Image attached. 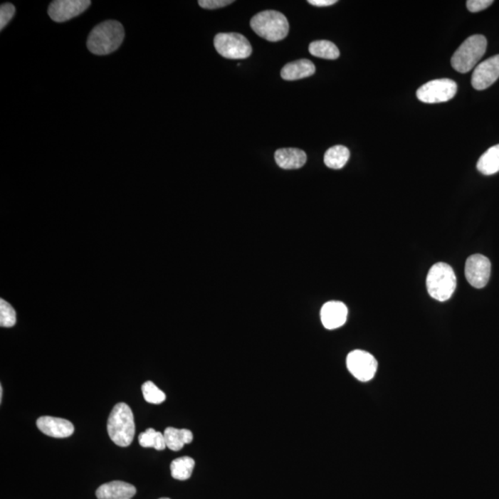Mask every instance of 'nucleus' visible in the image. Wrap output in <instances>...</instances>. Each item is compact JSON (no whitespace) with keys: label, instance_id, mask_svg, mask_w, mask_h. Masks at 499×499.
I'll use <instances>...</instances> for the list:
<instances>
[{"label":"nucleus","instance_id":"f257e3e1","mask_svg":"<svg viewBox=\"0 0 499 499\" xmlns=\"http://www.w3.org/2000/svg\"><path fill=\"white\" fill-rule=\"evenodd\" d=\"M124 36V28L119 21H104L95 26L90 33L88 48L95 55L111 54L122 44Z\"/></svg>","mask_w":499,"mask_h":499},{"label":"nucleus","instance_id":"f03ea898","mask_svg":"<svg viewBox=\"0 0 499 499\" xmlns=\"http://www.w3.org/2000/svg\"><path fill=\"white\" fill-rule=\"evenodd\" d=\"M107 432L115 444L128 447L135 436V417L126 403H117L111 411L107 421Z\"/></svg>","mask_w":499,"mask_h":499},{"label":"nucleus","instance_id":"7ed1b4c3","mask_svg":"<svg viewBox=\"0 0 499 499\" xmlns=\"http://www.w3.org/2000/svg\"><path fill=\"white\" fill-rule=\"evenodd\" d=\"M253 32L270 42H278L286 38L290 26L283 14L277 11L259 12L251 20Z\"/></svg>","mask_w":499,"mask_h":499},{"label":"nucleus","instance_id":"20e7f679","mask_svg":"<svg viewBox=\"0 0 499 499\" xmlns=\"http://www.w3.org/2000/svg\"><path fill=\"white\" fill-rule=\"evenodd\" d=\"M457 287L453 268L446 263H438L431 268L426 278V288L433 299L445 302L451 298Z\"/></svg>","mask_w":499,"mask_h":499},{"label":"nucleus","instance_id":"39448f33","mask_svg":"<svg viewBox=\"0 0 499 499\" xmlns=\"http://www.w3.org/2000/svg\"><path fill=\"white\" fill-rule=\"evenodd\" d=\"M488 40L482 35H474L465 40L451 58L453 69L461 73H469L485 55Z\"/></svg>","mask_w":499,"mask_h":499},{"label":"nucleus","instance_id":"423d86ee","mask_svg":"<svg viewBox=\"0 0 499 499\" xmlns=\"http://www.w3.org/2000/svg\"><path fill=\"white\" fill-rule=\"evenodd\" d=\"M216 51L229 60H244L252 54L253 48L246 36L237 33H220L214 39Z\"/></svg>","mask_w":499,"mask_h":499},{"label":"nucleus","instance_id":"0eeeda50","mask_svg":"<svg viewBox=\"0 0 499 499\" xmlns=\"http://www.w3.org/2000/svg\"><path fill=\"white\" fill-rule=\"evenodd\" d=\"M457 83L451 79L430 80L421 85L416 93L417 98L424 103L438 104L447 102L457 94Z\"/></svg>","mask_w":499,"mask_h":499},{"label":"nucleus","instance_id":"6e6552de","mask_svg":"<svg viewBox=\"0 0 499 499\" xmlns=\"http://www.w3.org/2000/svg\"><path fill=\"white\" fill-rule=\"evenodd\" d=\"M377 365L376 358L364 350H353L347 357V367L350 373L362 382L373 379L376 376Z\"/></svg>","mask_w":499,"mask_h":499},{"label":"nucleus","instance_id":"1a4fd4ad","mask_svg":"<svg viewBox=\"0 0 499 499\" xmlns=\"http://www.w3.org/2000/svg\"><path fill=\"white\" fill-rule=\"evenodd\" d=\"M491 274V262L482 254H473L467 259L465 265V277L476 289H482L488 283Z\"/></svg>","mask_w":499,"mask_h":499},{"label":"nucleus","instance_id":"9d476101","mask_svg":"<svg viewBox=\"0 0 499 499\" xmlns=\"http://www.w3.org/2000/svg\"><path fill=\"white\" fill-rule=\"evenodd\" d=\"M91 5L89 0H56L48 8V15L57 23H64L82 14Z\"/></svg>","mask_w":499,"mask_h":499},{"label":"nucleus","instance_id":"9b49d317","mask_svg":"<svg viewBox=\"0 0 499 499\" xmlns=\"http://www.w3.org/2000/svg\"><path fill=\"white\" fill-rule=\"evenodd\" d=\"M498 78L499 55H495L477 65L472 76V85L474 89L482 91L490 88Z\"/></svg>","mask_w":499,"mask_h":499},{"label":"nucleus","instance_id":"f8f14e48","mask_svg":"<svg viewBox=\"0 0 499 499\" xmlns=\"http://www.w3.org/2000/svg\"><path fill=\"white\" fill-rule=\"evenodd\" d=\"M37 429L56 438H69L74 432L73 424L62 418L43 416L36 421Z\"/></svg>","mask_w":499,"mask_h":499},{"label":"nucleus","instance_id":"ddd939ff","mask_svg":"<svg viewBox=\"0 0 499 499\" xmlns=\"http://www.w3.org/2000/svg\"><path fill=\"white\" fill-rule=\"evenodd\" d=\"M348 308L342 302H328L321 309V321L327 330H333L346 323Z\"/></svg>","mask_w":499,"mask_h":499},{"label":"nucleus","instance_id":"4468645a","mask_svg":"<svg viewBox=\"0 0 499 499\" xmlns=\"http://www.w3.org/2000/svg\"><path fill=\"white\" fill-rule=\"evenodd\" d=\"M135 486L122 481H113L99 486L95 495L98 499H129L136 495Z\"/></svg>","mask_w":499,"mask_h":499},{"label":"nucleus","instance_id":"2eb2a0df","mask_svg":"<svg viewBox=\"0 0 499 499\" xmlns=\"http://www.w3.org/2000/svg\"><path fill=\"white\" fill-rule=\"evenodd\" d=\"M277 165L283 169H298L305 165L307 156L305 151L297 148H282L275 153Z\"/></svg>","mask_w":499,"mask_h":499},{"label":"nucleus","instance_id":"dca6fc26","mask_svg":"<svg viewBox=\"0 0 499 499\" xmlns=\"http://www.w3.org/2000/svg\"><path fill=\"white\" fill-rule=\"evenodd\" d=\"M315 73V64L311 61L303 58L285 65L280 74L284 80H296L314 75Z\"/></svg>","mask_w":499,"mask_h":499},{"label":"nucleus","instance_id":"f3484780","mask_svg":"<svg viewBox=\"0 0 499 499\" xmlns=\"http://www.w3.org/2000/svg\"><path fill=\"white\" fill-rule=\"evenodd\" d=\"M167 447L173 451H181L186 444H190L194 439L193 433L188 429H177L174 427H167L165 432Z\"/></svg>","mask_w":499,"mask_h":499},{"label":"nucleus","instance_id":"a211bd4d","mask_svg":"<svg viewBox=\"0 0 499 499\" xmlns=\"http://www.w3.org/2000/svg\"><path fill=\"white\" fill-rule=\"evenodd\" d=\"M477 169L483 175L499 172V145L489 148L477 162Z\"/></svg>","mask_w":499,"mask_h":499},{"label":"nucleus","instance_id":"6ab92c4d","mask_svg":"<svg viewBox=\"0 0 499 499\" xmlns=\"http://www.w3.org/2000/svg\"><path fill=\"white\" fill-rule=\"evenodd\" d=\"M350 154V150L346 147L335 145L325 152L324 162L330 169H340L348 162Z\"/></svg>","mask_w":499,"mask_h":499},{"label":"nucleus","instance_id":"aec40b11","mask_svg":"<svg viewBox=\"0 0 499 499\" xmlns=\"http://www.w3.org/2000/svg\"><path fill=\"white\" fill-rule=\"evenodd\" d=\"M310 54L325 60H337L340 58V51L334 43L327 40H318L309 46Z\"/></svg>","mask_w":499,"mask_h":499},{"label":"nucleus","instance_id":"412c9836","mask_svg":"<svg viewBox=\"0 0 499 499\" xmlns=\"http://www.w3.org/2000/svg\"><path fill=\"white\" fill-rule=\"evenodd\" d=\"M195 466V461L191 457H182L176 458L170 464L172 476L173 478L185 481L191 476Z\"/></svg>","mask_w":499,"mask_h":499},{"label":"nucleus","instance_id":"4be33fe9","mask_svg":"<svg viewBox=\"0 0 499 499\" xmlns=\"http://www.w3.org/2000/svg\"><path fill=\"white\" fill-rule=\"evenodd\" d=\"M139 444L144 448H154L157 451H163L167 447L164 434L157 432L154 429H148L139 435Z\"/></svg>","mask_w":499,"mask_h":499},{"label":"nucleus","instance_id":"5701e85b","mask_svg":"<svg viewBox=\"0 0 499 499\" xmlns=\"http://www.w3.org/2000/svg\"><path fill=\"white\" fill-rule=\"evenodd\" d=\"M142 392L145 401L152 403V404H161L166 401L165 393L158 389L151 381H147L142 385Z\"/></svg>","mask_w":499,"mask_h":499},{"label":"nucleus","instance_id":"b1692460","mask_svg":"<svg viewBox=\"0 0 499 499\" xmlns=\"http://www.w3.org/2000/svg\"><path fill=\"white\" fill-rule=\"evenodd\" d=\"M16 324V312L14 307L6 300H0V325L2 327H11Z\"/></svg>","mask_w":499,"mask_h":499},{"label":"nucleus","instance_id":"393cba45","mask_svg":"<svg viewBox=\"0 0 499 499\" xmlns=\"http://www.w3.org/2000/svg\"><path fill=\"white\" fill-rule=\"evenodd\" d=\"M15 14V7L11 3H5L0 7V30L4 29Z\"/></svg>","mask_w":499,"mask_h":499},{"label":"nucleus","instance_id":"a878e982","mask_svg":"<svg viewBox=\"0 0 499 499\" xmlns=\"http://www.w3.org/2000/svg\"><path fill=\"white\" fill-rule=\"evenodd\" d=\"M232 0H199L198 4L200 7L206 9H216L224 8L226 6L232 4Z\"/></svg>","mask_w":499,"mask_h":499},{"label":"nucleus","instance_id":"bb28decb","mask_svg":"<svg viewBox=\"0 0 499 499\" xmlns=\"http://www.w3.org/2000/svg\"><path fill=\"white\" fill-rule=\"evenodd\" d=\"M494 3L493 0H468L467 9L471 12L482 11L483 9L490 7Z\"/></svg>","mask_w":499,"mask_h":499},{"label":"nucleus","instance_id":"cd10ccee","mask_svg":"<svg viewBox=\"0 0 499 499\" xmlns=\"http://www.w3.org/2000/svg\"><path fill=\"white\" fill-rule=\"evenodd\" d=\"M337 0H309V4L316 6V7H328V6L336 4Z\"/></svg>","mask_w":499,"mask_h":499},{"label":"nucleus","instance_id":"c85d7f7f","mask_svg":"<svg viewBox=\"0 0 499 499\" xmlns=\"http://www.w3.org/2000/svg\"><path fill=\"white\" fill-rule=\"evenodd\" d=\"M3 398V387L0 386V401H2Z\"/></svg>","mask_w":499,"mask_h":499},{"label":"nucleus","instance_id":"c756f323","mask_svg":"<svg viewBox=\"0 0 499 499\" xmlns=\"http://www.w3.org/2000/svg\"><path fill=\"white\" fill-rule=\"evenodd\" d=\"M159 499H170V498H159Z\"/></svg>","mask_w":499,"mask_h":499},{"label":"nucleus","instance_id":"7c9ffc66","mask_svg":"<svg viewBox=\"0 0 499 499\" xmlns=\"http://www.w3.org/2000/svg\"><path fill=\"white\" fill-rule=\"evenodd\" d=\"M129 499H131V498H129Z\"/></svg>","mask_w":499,"mask_h":499}]
</instances>
